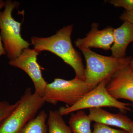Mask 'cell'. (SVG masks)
<instances>
[{"label":"cell","mask_w":133,"mask_h":133,"mask_svg":"<svg viewBox=\"0 0 133 133\" xmlns=\"http://www.w3.org/2000/svg\"><path fill=\"white\" fill-rule=\"evenodd\" d=\"M98 27V23H93L90 31L87 34L85 37L78 38L75 41L76 47L79 49L94 48L106 50L111 49L114 42V29L109 27L99 30Z\"/></svg>","instance_id":"9c48e42d"},{"label":"cell","mask_w":133,"mask_h":133,"mask_svg":"<svg viewBox=\"0 0 133 133\" xmlns=\"http://www.w3.org/2000/svg\"><path fill=\"white\" fill-rule=\"evenodd\" d=\"M128 133H133V121H132V125H131L130 130Z\"/></svg>","instance_id":"ffe728a7"},{"label":"cell","mask_w":133,"mask_h":133,"mask_svg":"<svg viewBox=\"0 0 133 133\" xmlns=\"http://www.w3.org/2000/svg\"><path fill=\"white\" fill-rule=\"evenodd\" d=\"M12 114L0 125V133H21L25 126L35 118L45 102L36 92L27 88Z\"/></svg>","instance_id":"277c9868"},{"label":"cell","mask_w":133,"mask_h":133,"mask_svg":"<svg viewBox=\"0 0 133 133\" xmlns=\"http://www.w3.org/2000/svg\"><path fill=\"white\" fill-rule=\"evenodd\" d=\"M90 120L84 112L82 110L72 114L69 121V127L72 133H92Z\"/></svg>","instance_id":"7c38bea8"},{"label":"cell","mask_w":133,"mask_h":133,"mask_svg":"<svg viewBox=\"0 0 133 133\" xmlns=\"http://www.w3.org/2000/svg\"><path fill=\"white\" fill-rule=\"evenodd\" d=\"M19 5L18 2L7 0L4 10L0 11V37L10 60L19 57L23 50L31 44L22 38V23L16 21L12 16V12Z\"/></svg>","instance_id":"3957f363"},{"label":"cell","mask_w":133,"mask_h":133,"mask_svg":"<svg viewBox=\"0 0 133 133\" xmlns=\"http://www.w3.org/2000/svg\"><path fill=\"white\" fill-rule=\"evenodd\" d=\"M48 118L46 112L42 110L28 123L21 133H48L46 124Z\"/></svg>","instance_id":"5bb4252c"},{"label":"cell","mask_w":133,"mask_h":133,"mask_svg":"<svg viewBox=\"0 0 133 133\" xmlns=\"http://www.w3.org/2000/svg\"><path fill=\"white\" fill-rule=\"evenodd\" d=\"M73 27V25H70L64 27L49 37H32L31 44L39 53L47 51L56 55L72 67L76 77L85 81V68L81 55L72 43Z\"/></svg>","instance_id":"6da1fadb"},{"label":"cell","mask_w":133,"mask_h":133,"mask_svg":"<svg viewBox=\"0 0 133 133\" xmlns=\"http://www.w3.org/2000/svg\"><path fill=\"white\" fill-rule=\"evenodd\" d=\"M109 80L105 79L101 81L73 105L60 108L58 111L60 114L63 116L82 109L102 107L115 108L123 113L131 111L129 107L130 104L119 101L108 91L106 86Z\"/></svg>","instance_id":"8992f818"},{"label":"cell","mask_w":133,"mask_h":133,"mask_svg":"<svg viewBox=\"0 0 133 133\" xmlns=\"http://www.w3.org/2000/svg\"><path fill=\"white\" fill-rule=\"evenodd\" d=\"M92 90L85 81L76 77L71 80L56 78L48 83L43 98L45 102L51 104L61 102L71 106Z\"/></svg>","instance_id":"5b68a950"},{"label":"cell","mask_w":133,"mask_h":133,"mask_svg":"<svg viewBox=\"0 0 133 133\" xmlns=\"http://www.w3.org/2000/svg\"><path fill=\"white\" fill-rule=\"evenodd\" d=\"M5 1H2V0H0V10L3 8L5 7ZM3 55H6V53L3 45L2 42L1 37H0V56Z\"/></svg>","instance_id":"d6986e66"},{"label":"cell","mask_w":133,"mask_h":133,"mask_svg":"<svg viewBox=\"0 0 133 133\" xmlns=\"http://www.w3.org/2000/svg\"><path fill=\"white\" fill-rule=\"evenodd\" d=\"M107 1L115 7L124 8L126 12L133 10V0H109Z\"/></svg>","instance_id":"e0dca14e"},{"label":"cell","mask_w":133,"mask_h":133,"mask_svg":"<svg viewBox=\"0 0 133 133\" xmlns=\"http://www.w3.org/2000/svg\"><path fill=\"white\" fill-rule=\"evenodd\" d=\"M114 42L111 48L112 56L118 58L126 57V50L133 42V24L124 22L121 26L114 30Z\"/></svg>","instance_id":"8fae6325"},{"label":"cell","mask_w":133,"mask_h":133,"mask_svg":"<svg viewBox=\"0 0 133 133\" xmlns=\"http://www.w3.org/2000/svg\"><path fill=\"white\" fill-rule=\"evenodd\" d=\"M47 124L48 133H72L57 110H50Z\"/></svg>","instance_id":"4fadbf2b"},{"label":"cell","mask_w":133,"mask_h":133,"mask_svg":"<svg viewBox=\"0 0 133 133\" xmlns=\"http://www.w3.org/2000/svg\"><path fill=\"white\" fill-rule=\"evenodd\" d=\"M89 109L88 116L91 121L108 126L117 127L128 132L130 130L132 121L127 116L121 114L111 113L101 108Z\"/></svg>","instance_id":"30bf717a"},{"label":"cell","mask_w":133,"mask_h":133,"mask_svg":"<svg viewBox=\"0 0 133 133\" xmlns=\"http://www.w3.org/2000/svg\"><path fill=\"white\" fill-rule=\"evenodd\" d=\"M92 133H128L122 129H115L100 123H95L93 125Z\"/></svg>","instance_id":"2e32d148"},{"label":"cell","mask_w":133,"mask_h":133,"mask_svg":"<svg viewBox=\"0 0 133 133\" xmlns=\"http://www.w3.org/2000/svg\"><path fill=\"white\" fill-rule=\"evenodd\" d=\"M130 68H131V70H132L133 72V57L132 58V61H131V64H130Z\"/></svg>","instance_id":"44dd1931"},{"label":"cell","mask_w":133,"mask_h":133,"mask_svg":"<svg viewBox=\"0 0 133 133\" xmlns=\"http://www.w3.org/2000/svg\"><path fill=\"white\" fill-rule=\"evenodd\" d=\"M120 19L124 22H127L133 24V10L130 12H124L120 16Z\"/></svg>","instance_id":"ac0fdd59"},{"label":"cell","mask_w":133,"mask_h":133,"mask_svg":"<svg viewBox=\"0 0 133 133\" xmlns=\"http://www.w3.org/2000/svg\"><path fill=\"white\" fill-rule=\"evenodd\" d=\"M18 103L17 101L11 104L7 101H0V125L14 111Z\"/></svg>","instance_id":"9a60e30c"},{"label":"cell","mask_w":133,"mask_h":133,"mask_svg":"<svg viewBox=\"0 0 133 133\" xmlns=\"http://www.w3.org/2000/svg\"><path fill=\"white\" fill-rule=\"evenodd\" d=\"M79 49L84 56L86 63L85 81L92 89L104 79H110L120 69L130 65L132 61L131 57L118 58L99 55L90 49Z\"/></svg>","instance_id":"7a4b0ae2"},{"label":"cell","mask_w":133,"mask_h":133,"mask_svg":"<svg viewBox=\"0 0 133 133\" xmlns=\"http://www.w3.org/2000/svg\"><path fill=\"white\" fill-rule=\"evenodd\" d=\"M39 54L35 49L27 48L19 57L10 60L9 64L21 69L28 74L33 81L35 92L43 97L48 83L43 77L41 66L37 62Z\"/></svg>","instance_id":"52a82bcc"},{"label":"cell","mask_w":133,"mask_h":133,"mask_svg":"<svg viewBox=\"0 0 133 133\" xmlns=\"http://www.w3.org/2000/svg\"><path fill=\"white\" fill-rule=\"evenodd\" d=\"M106 88L115 98L129 101L133 107V72L130 65L114 74L108 82Z\"/></svg>","instance_id":"ba28073f"}]
</instances>
